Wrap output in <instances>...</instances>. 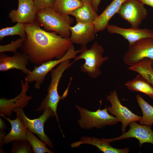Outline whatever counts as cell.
Segmentation results:
<instances>
[{
	"mask_svg": "<svg viewBox=\"0 0 153 153\" xmlns=\"http://www.w3.org/2000/svg\"><path fill=\"white\" fill-rule=\"evenodd\" d=\"M24 25L27 38L21 49L36 65L61 58L72 45L69 38L43 30L35 22Z\"/></svg>",
	"mask_w": 153,
	"mask_h": 153,
	"instance_id": "cell-1",
	"label": "cell"
},
{
	"mask_svg": "<svg viewBox=\"0 0 153 153\" xmlns=\"http://www.w3.org/2000/svg\"><path fill=\"white\" fill-rule=\"evenodd\" d=\"M35 22L46 31L69 38L71 35L69 27L73 20L69 15H62L53 8H46L37 11Z\"/></svg>",
	"mask_w": 153,
	"mask_h": 153,
	"instance_id": "cell-2",
	"label": "cell"
},
{
	"mask_svg": "<svg viewBox=\"0 0 153 153\" xmlns=\"http://www.w3.org/2000/svg\"><path fill=\"white\" fill-rule=\"evenodd\" d=\"M80 50V54L75 57L72 65L78 60L84 59L85 62L80 66L81 71L92 78H97L101 73V67L109 59L108 56H103V47L95 41L90 49L86 46H82Z\"/></svg>",
	"mask_w": 153,
	"mask_h": 153,
	"instance_id": "cell-3",
	"label": "cell"
},
{
	"mask_svg": "<svg viewBox=\"0 0 153 153\" xmlns=\"http://www.w3.org/2000/svg\"><path fill=\"white\" fill-rule=\"evenodd\" d=\"M71 65L70 60H67L61 63L50 71L51 80L47 90V94L42 101L39 107L34 110L41 111L47 108L51 109L55 114L58 123L59 119L57 109L59 101L62 99L61 97L58 94V85L63 73Z\"/></svg>",
	"mask_w": 153,
	"mask_h": 153,
	"instance_id": "cell-4",
	"label": "cell"
},
{
	"mask_svg": "<svg viewBox=\"0 0 153 153\" xmlns=\"http://www.w3.org/2000/svg\"><path fill=\"white\" fill-rule=\"evenodd\" d=\"M75 107L80 117L77 122L82 129L101 128L107 126L115 125L119 122L116 117L108 113L106 106L102 110L99 108L95 111H90L77 105Z\"/></svg>",
	"mask_w": 153,
	"mask_h": 153,
	"instance_id": "cell-5",
	"label": "cell"
},
{
	"mask_svg": "<svg viewBox=\"0 0 153 153\" xmlns=\"http://www.w3.org/2000/svg\"><path fill=\"white\" fill-rule=\"evenodd\" d=\"M80 52V50H75L74 47L72 45L65 54L61 58L50 60L38 66H35L33 70L26 75L24 78L25 81L29 84L35 82V87L37 89L39 88L49 72L62 62L74 59L77 54Z\"/></svg>",
	"mask_w": 153,
	"mask_h": 153,
	"instance_id": "cell-6",
	"label": "cell"
},
{
	"mask_svg": "<svg viewBox=\"0 0 153 153\" xmlns=\"http://www.w3.org/2000/svg\"><path fill=\"white\" fill-rule=\"evenodd\" d=\"M146 58L153 61V38L143 39L129 45L123 57L124 63L129 66Z\"/></svg>",
	"mask_w": 153,
	"mask_h": 153,
	"instance_id": "cell-7",
	"label": "cell"
},
{
	"mask_svg": "<svg viewBox=\"0 0 153 153\" xmlns=\"http://www.w3.org/2000/svg\"><path fill=\"white\" fill-rule=\"evenodd\" d=\"M13 111L19 114L27 129L37 135L41 141L51 149L53 148L52 142L45 133L44 128V123L49 118L55 116L51 109L46 108L39 118L34 119L27 118L22 108H16Z\"/></svg>",
	"mask_w": 153,
	"mask_h": 153,
	"instance_id": "cell-8",
	"label": "cell"
},
{
	"mask_svg": "<svg viewBox=\"0 0 153 153\" xmlns=\"http://www.w3.org/2000/svg\"><path fill=\"white\" fill-rule=\"evenodd\" d=\"M106 99L111 104L107 108L108 111L114 115L118 121L121 122L122 133L125 132L127 127L130 123L139 121L141 119V116L134 114L122 104L115 90L111 91L110 94L107 96Z\"/></svg>",
	"mask_w": 153,
	"mask_h": 153,
	"instance_id": "cell-9",
	"label": "cell"
},
{
	"mask_svg": "<svg viewBox=\"0 0 153 153\" xmlns=\"http://www.w3.org/2000/svg\"><path fill=\"white\" fill-rule=\"evenodd\" d=\"M117 13L134 28H139L148 15L144 5L138 0H126L122 5Z\"/></svg>",
	"mask_w": 153,
	"mask_h": 153,
	"instance_id": "cell-10",
	"label": "cell"
},
{
	"mask_svg": "<svg viewBox=\"0 0 153 153\" xmlns=\"http://www.w3.org/2000/svg\"><path fill=\"white\" fill-rule=\"evenodd\" d=\"M129 125V130L123 133L120 136L115 138L101 139L110 143L122 139L133 137L139 140L140 147L144 143H150L153 144V131L151 129V126L139 125L136 121L131 122Z\"/></svg>",
	"mask_w": 153,
	"mask_h": 153,
	"instance_id": "cell-11",
	"label": "cell"
},
{
	"mask_svg": "<svg viewBox=\"0 0 153 153\" xmlns=\"http://www.w3.org/2000/svg\"><path fill=\"white\" fill-rule=\"evenodd\" d=\"M18 6L16 10H11L8 17L12 22L30 24L35 22L37 11L33 0H18Z\"/></svg>",
	"mask_w": 153,
	"mask_h": 153,
	"instance_id": "cell-12",
	"label": "cell"
},
{
	"mask_svg": "<svg viewBox=\"0 0 153 153\" xmlns=\"http://www.w3.org/2000/svg\"><path fill=\"white\" fill-rule=\"evenodd\" d=\"M22 90L20 94L15 98L8 99L5 98L0 99V114L10 117L12 112L16 108H22L26 106L32 98L28 96L27 92L29 88V83L21 81Z\"/></svg>",
	"mask_w": 153,
	"mask_h": 153,
	"instance_id": "cell-13",
	"label": "cell"
},
{
	"mask_svg": "<svg viewBox=\"0 0 153 153\" xmlns=\"http://www.w3.org/2000/svg\"><path fill=\"white\" fill-rule=\"evenodd\" d=\"M14 55L9 56L1 53L0 55V71H5L12 69L21 71L26 75L31 71L27 66L29 61L28 56L24 53L15 52Z\"/></svg>",
	"mask_w": 153,
	"mask_h": 153,
	"instance_id": "cell-14",
	"label": "cell"
},
{
	"mask_svg": "<svg viewBox=\"0 0 153 153\" xmlns=\"http://www.w3.org/2000/svg\"><path fill=\"white\" fill-rule=\"evenodd\" d=\"M106 28L109 33L118 34L122 36L128 41L129 45L143 39L153 38V30L148 29H139L132 27L125 28L109 24Z\"/></svg>",
	"mask_w": 153,
	"mask_h": 153,
	"instance_id": "cell-15",
	"label": "cell"
},
{
	"mask_svg": "<svg viewBox=\"0 0 153 153\" xmlns=\"http://www.w3.org/2000/svg\"><path fill=\"white\" fill-rule=\"evenodd\" d=\"M71 35L69 39L71 42L82 46H86L95 38L96 33L93 24L76 23L69 27Z\"/></svg>",
	"mask_w": 153,
	"mask_h": 153,
	"instance_id": "cell-16",
	"label": "cell"
},
{
	"mask_svg": "<svg viewBox=\"0 0 153 153\" xmlns=\"http://www.w3.org/2000/svg\"><path fill=\"white\" fill-rule=\"evenodd\" d=\"M10 124L11 128L9 133L5 136H1V144H7L15 141L27 140L26 133L27 128L19 114L16 113V118L14 120L0 114Z\"/></svg>",
	"mask_w": 153,
	"mask_h": 153,
	"instance_id": "cell-17",
	"label": "cell"
},
{
	"mask_svg": "<svg viewBox=\"0 0 153 153\" xmlns=\"http://www.w3.org/2000/svg\"><path fill=\"white\" fill-rule=\"evenodd\" d=\"M83 144H88L96 147L98 149L104 153H127L129 152V148L120 149L112 147L110 143L96 137L86 136L82 137L78 141L74 142L71 145V148L78 147Z\"/></svg>",
	"mask_w": 153,
	"mask_h": 153,
	"instance_id": "cell-18",
	"label": "cell"
},
{
	"mask_svg": "<svg viewBox=\"0 0 153 153\" xmlns=\"http://www.w3.org/2000/svg\"><path fill=\"white\" fill-rule=\"evenodd\" d=\"M126 0H113L93 23L96 33L106 28L109 21L117 12L122 5Z\"/></svg>",
	"mask_w": 153,
	"mask_h": 153,
	"instance_id": "cell-19",
	"label": "cell"
},
{
	"mask_svg": "<svg viewBox=\"0 0 153 153\" xmlns=\"http://www.w3.org/2000/svg\"><path fill=\"white\" fill-rule=\"evenodd\" d=\"M75 17L76 23L93 24L98 15L92 4L84 3L82 7L71 12L70 14Z\"/></svg>",
	"mask_w": 153,
	"mask_h": 153,
	"instance_id": "cell-20",
	"label": "cell"
},
{
	"mask_svg": "<svg viewBox=\"0 0 153 153\" xmlns=\"http://www.w3.org/2000/svg\"><path fill=\"white\" fill-rule=\"evenodd\" d=\"M125 85L129 90L142 92L153 99V86L140 74L127 81Z\"/></svg>",
	"mask_w": 153,
	"mask_h": 153,
	"instance_id": "cell-21",
	"label": "cell"
},
{
	"mask_svg": "<svg viewBox=\"0 0 153 153\" xmlns=\"http://www.w3.org/2000/svg\"><path fill=\"white\" fill-rule=\"evenodd\" d=\"M153 64L152 60L146 58L138 63L129 66L128 69L140 74L153 86Z\"/></svg>",
	"mask_w": 153,
	"mask_h": 153,
	"instance_id": "cell-22",
	"label": "cell"
},
{
	"mask_svg": "<svg viewBox=\"0 0 153 153\" xmlns=\"http://www.w3.org/2000/svg\"><path fill=\"white\" fill-rule=\"evenodd\" d=\"M84 4L80 0H54L53 8L60 14L69 15Z\"/></svg>",
	"mask_w": 153,
	"mask_h": 153,
	"instance_id": "cell-23",
	"label": "cell"
},
{
	"mask_svg": "<svg viewBox=\"0 0 153 153\" xmlns=\"http://www.w3.org/2000/svg\"><path fill=\"white\" fill-rule=\"evenodd\" d=\"M137 101L143 113L139 121L140 124L151 126L153 124V106L146 101L139 94L136 95Z\"/></svg>",
	"mask_w": 153,
	"mask_h": 153,
	"instance_id": "cell-24",
	"label": "cell"
},
{
	"mask_svg": "<svg viewBox=\"0 0 153 153\" xmlns=\"http://www.w3.org/2000/svg\"><path fill=\"white\" fill-rule=\"evenodd\" d=\"M26 135L27 140L31 145L33 150L34 153H53L46 147V144L43 141L39 140L32 131L27 128L26 129Z\"/></svg>",
	"mask_w": 153,
	"mask_h": 153,
	"instance_id": "cell-25",
	"label": "cell"
},
{
	"mask_svg": "<svg viewBox=\"0 0 153 153\" xmlns=\"http://www.w3.org/2000/svg\"><path fill=\"white\" fill-rule=\"evenodd\" d=\"M16 35L20 36L21 38H26L27 35L24 23L17 22L13 26L1 29L0 30V40L2 41L4 38L7 36Z\"/></svg>",
	"mask_w": 153,
	"mask_h": 153,
	"instance_id": "cell-26",
	"label": "cell"
},
{
	"mask_svg": "<svg viewBox=\"0 0 153 153\" xmlns=\"http://www.w3.org/2000/svg\"><path fill=\"white\" fill-rule=\"evenodd\" d=\"M11 153H31V145L27 140L13 141Z\"/></svg>",
	"mask_w": 153,
	"mask_h": 153,
	"instance_id": "cell-27",
	"label": "cell"
},
{
	"mask_svg": "<svg viewBox=\"0 0 153 153\" xmlns=\"http://www.w3.org/2000/svg\"><path fill=\"white\" fill-rule=\"evenodd\" d=\"M26 39L20 38L17 39L9 44L0 45V53L5 52H12L14 53L17 50L21 48Z\"/></svg>",
	"mask_w": 153,
	"mask_h": 153,
	"instance_id": "cell-28",
	"label": "cell"
},
{
	"mask_svg": "<svg viewBox=\"0 0 153 153\" xmlns=\"http://www.w3.org/2000/svg\"><path fill=\"white\" fill-rule=\"evenodd\" d=\"M37 11L46 8H53L54 0H33Z\"/></svg>",
	"mask_w": 153,
	"mask_h": 153,
	"instance_id": "cell-29",
	"label": "cell"
},
{
	"mask_svg": "<svg viewBox=\"0 0 153 153\" xmlns=\"http://www.w3.org/2000/svg\"><path fill=\"white\" fill-rule=\"evenodd\" d=\"M101 0H92V4L94 9L97 12Z\"/></svg>",
	"mask_w": 153,
	"mask_h": 153,
	"instance_id": "cell-30",
	"label": "cell"
},
{
	"mask_svg": "<svg viewBox=\"0 0 153 153\" xmlns=\"http://www.w3.org/2000/svg\"><path fill=\"white\" fill-rule=\"evenodd\" d=\"M140 1L143 5H146L153 8V0H141Z\"/></svg>",
	"mask_w": 153,
	"mask_h": 153,
	"instance_id": "cell-31",
	"label": "cell"
},
{
	"mask_svg": "<svg viewBox=\"0 0 153 153\" xmlns=\"http://www.w3.org/2000/svg\"><path fill=\"white\" fill-rule=\"evenodd\" d=\"M84 3H89L92 4V0H80Z\"/></svg>",
	"mask_w": 153,
	"mask_h": 153,
	"instance_id": "cell-32",
	"label": "cell"
},
{
	"mask_svg": "<svg viewBox=\"0 0 153 153\" xmlns=\"http://www.w3.org/2000/svg\"><path fill=\"white\" fill-rule=\"evenodd\" d=\"M138 0V1H140L141 0Z\"/></svg>",
	"mask_w": 153,
	"mask_h": 153,
	"instance_id": "cell-33",
	"label": "cell"
},
{
	"mask_svg": "<svg viewBox=\"0 0 153 153\" xmlns=\"http://www.w3.org/2000/svg\"><path fill=\"white\" fill-rule=\"evenodd\" d=\"M152 68H153V67H152Z\"/></svg>",
	"mask_w": 153,
	"mask_h": 153,
	"instance_id": "cell-34",
	"label": "cell"
}]
</instances>
